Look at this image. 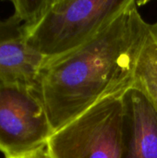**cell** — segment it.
Listing matches in <instances>:
<instances>
[{
	"label": "cell",
	"mask_w": 157,
	"mask_h": 158,
	"mask_svg": "<svg viewBox=\"0 0 157 158\" xmlns=\"http://www.w3.org/2000/svg\"><path fill=\"white\" fill-rule=\"evenodd\" d=\"M147 25L136 2L129 0L91 40L43 60L33 89L53 132L94 105L132 89Z\"/></svg>",
	"instance_id": "cell-1"
},
{
	"label": "cell",
	"mask_w": 157,
	"mask_h": 158,
	"mask_svg": "<svg viewBox=\"0 0 157 158\" xmlns=\"http://www.w3.org/2000/svg\"><path fill=\"white\" fill-rule=\"evenodd\" d=\"M129 0H49L28 42L43 59L69 52L95 36Z\"/></svg>",
	"instance_id": "cell-2"
},
{
	"label": "cell",
	"mask_w": 157,
	"mask_h": 158,
	"mask_svg": "<svg viewBox=\"0 0 157 158\" xmlns=\"http://www.w3.org/2000/svg\"><path fill=\"white\" fill-rule=\"evenodd\" d=\"M127 94L94 105L54 131L46 144L52 157L122 158Z\"/></svg>",
	"instance_id": "cell-3"
},
{
	"label": "cell",
	"mask_w": 157,
	"mask_h": 158,
	"mask_svg": "<svg viewBox=\"0 0 157 158\" xmlns=\"http://www.w3.org/2000/svg\"><path fill=\"white\" fill-rule=\"evenodd\" d=\"M53 130L33 87L0 85V152L19 158L46 146Z\"/></svg>",
	"instance_id": "cell-4"
},
{
	"label": "cell",
	"mask_w": 157,
	"mask_h": 158,
	"mask_svg": "<svg viewBox=\"0 0 157 158\" xmlns=\"http://www.w3.org/2000/svg\"><path fill=\"white\" fill-rule=\"evenodd\" d=\"M43 60L29 44L28 29L16 16L0 19V85L33 87Z\"/></svg>",
	"instance_id": "cell-5"
},
{
	"label": "cell",
	"mask_w": 157,
	"mask_h": 158,
	"mask_svg": "<svg viewBox=\"0 0 157 158\" xmlns=\"http://www.w3.org/2000/svg\"><path fill=\"white\" fill-rule=\"evenodd\" d=\"M122 158H157V114L148 100L131 89L126 94Z\"/></svg>",
	"instance_id": "cell-6"
},
{
	"label": "cell",
	"mask_w": 157,
	"mask_h": 158,
	"mask_svg": "<svg viewBox=\"0 0 157 158\" xmlns=\"http://www.w3.org/2000/svg\"><path fill=\"white\" fill-rule=\"evenodd\" d=\"M132 89L148 100L157 114V21L147 25L135 64Z\"/></svg>",
	"instance_id": "cell-7"
},
{
	"label": "cell",
	"mask_w": 157,
	"mask_h": 158,
	"mask_svg": "<svg viewBox=\"0 0 157 158\" xmlns=\"http://www.w3.org/2000/svg\"><path fill=\"white\" fill-rule=\"evenodd\" d=\"M48 2L49 0H13V15L30 30L43 16Z\"/></svg>",
	"instance_id": "cell-8"
},
{
	"label": "cell",
	"mask_w": 157,
	"mask_h": 158,
	"mask_svg": "<svg viewBox=\"0 0 157 158\" xmlns=\"http://www.w3.org/2000/svg\"><path fill=\"white\" fill-rule=\"evenodd\" d=\"M19 158H53L52 156L49 154L48 150H47V147H43V148H41L30 155H27V156H24L22 157Z\"/></svg>",
	"instance_id": "cell-9"
}]
</instances>
